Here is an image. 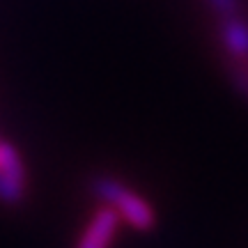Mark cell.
I'll return each instance as SVG.
<instances>
[{
  "label": "cell",
  "mask_w": 248,
  "mask_h": 248,
  "mask_svg": "<svg viewBox=\"0 0 248 248\" xmlns=\"http://www.w3.org/2000/svg\"><path fill=\"white\" fill-rule=\"evenodd\" d=\"M92 191L110 209H115L120 218H124L136 230H150V228H154L156 218H154L152 204L147 200H142L136 191L126 188L122 182H117L113 177H97L92 182Z\"/></svg>",
  "instance_id": "obj_1"
},
{
  "label": "cell",
  "mask_w": 248,
  "mask_h": 248,
  "mask_svg": "<svg viewBox=\"0 0 248 248\" xmlns=\"http://www.w3.org/2000/svg\"><path fill=\"white\" fill-rule=\"evenodd\" d=\"M26 191V170L18 152L9 142H0V200L16 204Z\"/></svg>",
  "instance_id": "obj_2"
},
{
  "label": "cell",
  "mask_w": 248,
  "mask_h": 248,
  "mask_svg": "<svg viewBox=\"0 0 248 248\" xmlns=\"http://www.w3.org/2000/svg\"><path fill=\"white\" fill-rule=\"evenodd\" d=\"M117 225H120V216H117L115 209H110L106 204L104 209H99L94 214V218L85 228L78 241V248H108L113 237H115Z\"/></svg>",
  "instance_id": "obj_3"
},
{
  "label": "cell",
  "mask_w": 248,
  "mask_h": 248,
  "mask_svg": "<svg viewBox=\"0 0 248 248\" xmlns=\"http://www.w3.org/2000/svg\"><path fill=\"white\" fill-rule=\"evenodd\" d=\"M223 44L228 48V53L234 58V60H244L248 58V26L244 21L234 16H228L225 23H223Z\"/></svg>",
  "instance_id": "obj_4"
}]
</instances>
